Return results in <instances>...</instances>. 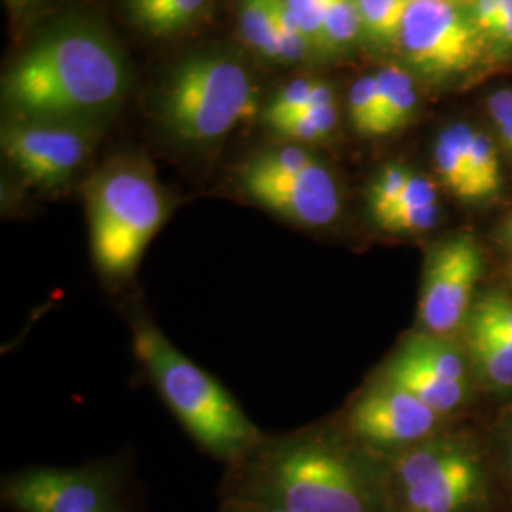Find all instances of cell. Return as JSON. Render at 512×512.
Here are the masks:
<instances>
[{
  "label": "cell",
  "instance_id": "23",
  "mask_svg": "<svg viewBox=\"0 0 512 512\" xmlns=\"http://www.w3.org/2000/svg\"><path fill=\"white\" fill-rule=\"evenodd\" d=\"M469 165L475 179L478 200L495 196L503 183L501 165L492 141L480 131H473L469 143Z\"/></svg>",
  "mask_w": 512,
  "mask_h": 512
},
{
  "label": "cell",
  "instance_id": "20",
  "mask_svg": "<svg viewBox=\"0 0 512 512\" xmlns=\"http://www.w3.org/2000/svg\"><path fill=\"white\" fill-rule=\"evenodd\" d=\"M410 0H357L363 33L378 44H397Z\"/></svg>",
  "mask_w": 512,
  "mask_h": 512
},
{
  "label": "cell",
  "instance_id": "34",
  "mask_svg": "<svg viewBox=\"0 0 512 512\" xmlns=\"http://www.w3.org/2000/svg\"><path fill=\"white\" fill-rule=\"evenodd\" d=\"M220 512H289L274 509V507H264V505H255V503H245V501H236V499H220Z\"/></svg>",
  "mask_w": 512,
  "mask_h": 512
},
{
  "label": "cell",
  "instance_id": "14",
  "mask_svg": "<svg viewBox=\"0 0 512 512\" xmlns=\"http://www.w3.org/2000/svg\"><path fill=\"white\" fill-rule=\"evenodd\" d=\"M475 129L456 124L440 133L435 145V165L440 181L461 200L478 202L475 179L469 165V143Z\"/></svg>",
  "mask_w": 512,
  "mask_h": 512
},
{
  "label": "cell",
  "instance_id": "5",
  "mask_svg": "<svg viewBox=\"0 0 512 512\" xmlns=\"http://www.w3.org/2000/svg\"><path fill=\"white\" fill-rule=\"evenodd\" d=\"M253 105V82L238 61L226 55H192L165 84L162 120L177 141L205 145L222 139Z\"/></svg>",
  "mask_w": 512,
  "mask_h": 512
},
{
  "label": "cell",
  "instance_id": "2",
  "mask_svg": "<svg viewBox=\"0 0 512 512\" xmlns=\"http://www.w3.org/2000/svg\"><path fill=\"white\" fill-rule=\"evenodd\" d=\"M128 86L122 55L92 27L40 38L4 76V103L29 122L61 124L114 105Z\"/></svg>",
  "mask_w": 512,
  "mask_h": 512
},
{
  "label": "cell",
  "instance_id": "12",
  "mask_svg": "<svg viewBox=\"0 0 512 512\" xmlns=\"http://www.w3.org/2000/svg\"><path fill=\"white\" fill-rule=\"evenodd\" d=\"M10 164L38 188L52 190L73 179L92 150V133L55 122H12L2 128Z\"/></svg>",
  "mask_w": 512,
  "mask_h": 512
},
{
  "label": "cell",
  "instance_id": "25",
  "mask_svg": "<svg viewBox=\"0 0 512 512\" xmlns=\"http://www.w3.org/2000/svg\"><path fill=\"white\" fill-rule=\"evenodd\" d=\"M412 171L404 165H385L368 188V209L372 219H380L385 211L393 207L408 183Z\"/></svg>",
  "mask_w": 512,
  "mask_h": 512
},
{
  "label": "cell",
  "instance_id": "28",
  "mask_svg": "<svg viewBox=\"0 0 512 512\" xmlns=\"http://www.w3.org/2000/svg\"><path fill=\"white\" fill-rule=\"evenodd\" d=\"M298 19L315 52H323V18L327 0H283Z\"/></svg>",
  "mask_w": 512,
  "mask_h": 512
},
{
  "label": "cell",
  "instance_id": "10",
  "mask_svg": "<svg viewBox=\"0 0 512 512\" xmlns=\"http://www.w3.org/2000/svg\"><path fill=\"white\" fill-rule=\"evenodd\" d=\"M238 179L251 202L298 226L323 228L340 213L338 184L319 158L291 171H268L245 162Z\"/></svg>",
  "mask_w": 512,
  "mask_h": 512
},
{
  "label": "cell",
  "instance_id": "38",
  "mask_svg": "<svg viewBox=\"0 0 512 512\" xmlns=\"http://www.w3.org/2000/svg\"><path fill=\"white\" fill-rule=\"evenodd\" d=\"M511 471H512V448H511Z\"/></svg>",
  "mask_w": 512,
  "mask_h": 512
},
{
  "label": "cell",
  "instance_id": "32",
  "mask_svg": "<svg viewBox=\"0 0 512 512\" xmlns=\"http://www.w3.org/2000/svg\"><path fill=\"white\" fill-rule=\"evenodd\" d=\"M330 105H334V90L330 88L327 82H313V88H311L310 99H308V107L306 109L330 107Z\"/></svg>",
  "mask_w": 512,
  "mask_h": 512
},
{
  "label": "cell",
  "instance_id": "19",
  "mask_svg": "<svg viewBox=\"0 0 512 512\" xmlns=\"http://www.w3.org/2000/svg\"><path fill=\"white\" fill-rule=\"evenodd\" d=\"M363 33L357 0H327L323 18V54H342Z\"/></svg>",
  "mask_w": 512,
  "mask_h": 512
},
{
  "label": "cell",
  "instance_id": "4",
  "mask_svg": "<svg viewBox=\"0 0 512 512\" xmlns=\"http://www.w3.org/2000/svg\"><path fill=\"white\" fill-rule=\"evenodd\" d=\"M86 205L97 270L112 281H126L167 217L162 186L147 165L118 162L88 183Z\"/></svg>",
  "mask_w": 512,
  "mask_h": 512
},
{
  "label": "cell",
  "instance_id": "24",
  "mask_svg": "<svg viewBox=\"0 0 512 512\" xmlns=\"http://www.w3.org/2000/svg\"><path fill=\"white\" fill-rule=\"evenodd\" d=\"M274 12L275 31H277V44H279V61L285 63H298L306 59L311 48L310 40L304 35L298 19L287 8L283 0H270Z\"/></svg>",
  "mask_w": 512,
  "mask_h": 512
},
{
  "label": "cell",
  "instance_id": "30",
  "mask_svg": "<svg viewBox=\"0 0 512 512\" xmlns=\"http://www.w3.org/2000/svg\"><path fill=\"white\" fill-rule=\"evenodd\" d=\"M467 14L475 21L480 33L492 42L495 27L499 21V2L497 0H461Z\"/></svg>",
  "mask_w": 512,
  "mask_h": 512
},
{
  "label": "cell",
  "instance_id": "7",
  "mask_svg": "<svg viewBox=\"0 0 512 512\" xmlns=\"http://www.w3.org/2000/svg\"><path fill=\"white\" fill-rule=\"evenodd\" d=\"M0 499L14 512H128L118 461L82 467H27L2 478Z\"/></svg>",
  "mask_w": 512,
  "mask_h": 512
},
{
  "label": "cell",
  "instance_id": "35",
  "mask_svg": "<svg viewBox=\"0 0 512 512\" xmlns=\"http://www.w3.org/2000/svg\"><path fill=\"white\" fill-rule=\"evenodd\" d=\"M154 2H158V0H128L129 12H131V16L135 18V16H139L143 10H147L148 6L154 4Z\"/></svg>",
  "mask_w": 512,
  "mask_h": 512
},
{
  "label": "cell",
  "instance_id": "36",
  "mask_svg": "<svg viewBox=\"0 0 512 512\" xmlns=\"http://www.w3.org/2000/svg\"><path fill=\"white\" fill-rule=\"evenodd\" d=\"M503 238H505V243L512 249V215L505 222V226H503Z\"/></svg>",
  "mask_w": 512,
  "mask_h": 512
},
{
  "label": "cell",
  "instance_id": "9",
  "mask_svg": "<svg viewBox=\"0 0 512 512\" xmlns=\"http://www.w3.org/2000/svg\"><path fill=\"white\" fill-rule=\"evenodd\" d=\"M437 421L439 414L418 397L378 378L351 406L348 431L366 452L389 459L431 439Z\"/></svg>",
  "mask_w": 512,
  "mask_h": 512
},
{
  "label": "cell",
  "instance_id": "18",
  "mask_svg": "<svg viewBox=\"0 0 512 512\" xmlns=\"http://www.w3.org/2000/svg\"><path fill=\"white\" fill-rule=\"evenodd\" d=\"M241 35L256 54L279 61V44L270 0H241L239 4Z\"/></svg>",
  "mask_w": 512,
  "mask_h": 512
},
{
  "label": "cell",
  "instance_id": "17",
  "mask_svg": "<svg viewBox=\"0 0 512 512\" xmlns=\"http://www.w3.org/2000/svg\"><path fill=\"white\" fill-rule=\"evenodd\" d=\"M399 348H403L414 359H418L421 365L431 368L444 380H450L456 384L465 382L463 357L458 348L452 346L444 336L420 332V334L406 338Z\"/></svg>",
  "mask_w": 512,
  "mask_h": 512
},
{
  "label": "cell",
  "instance_id": "39",
  "mask_svg": "<svg viewBox=\"0 0 512 512\" xmlns=\"http://www.w3.org/2000/svg\"><path fill=\"white\" fill-rule=\"evenodd\" d=\"M12 2H14V0H12Z\"/></svg>",
  "mask_w": 512,
  "mask_h": 512
},
{
  "label": "cell",
  "instance_id": "3",
  "mask_svg": "<svg viewBox=\"0 0 512 512\" xmlns=\"http://www.w3.org/2000/svg\"><path fill=\"white\" fill-rule=\"evenodd\" d=\"M131 332L150 382L203 452L234 467L264 440L224 385L175 348L147 313L131 317Z\"/></svg>",
  "mask_w": 512,
  "mask_h": 512
},
{
  "label": "cell",
  "instance_id": "16",
  "mask_svg": "<svg viewBox=\"0 0 512 512\" xmlns=\"http://www.w3.org/2000/svg\"><path fill=\"white\" fill-rule=\"evenodd\" d=\"M376 78L382 107V131L385 137L412 122L416 112V90L410 74L395 65L378 71Z\"/></svg>",
  "mask_w": 512,
  "mask_h": 512
},
{
  "label": "cell",
  "instance_id": "37",
  "mask_svg": "<svg viewBox=\"0 0 512 512\" xmlns=\"http://www.w3.org/2000/svg\"><path fill=\"white\" fill-rule=\"evenodd\" d=\"M410 2H435V0H410Z\"/></svg>",
  "mask_w": 512,
  "mask_h": 512
},
{
  "label": "cell",
  "instance_id": "22",
  "mask_svg": "<svg viewBox=\"0 0 512 512\" xmlns=\"http://www.w3.org/2000/svg\"><path fill=\"white\" fill-rule=\"evenodd\" d=\"M203 4L205 0H158L133 19L154 35H171L196 18Z\"/></svg>",
  "mask_w": 512,
  "mask_h": 512
},
{
  "label": "cell",
  "instance_id": "31",
  "mask_svg": "<svg viewBox=\"0 0 512 512\" xmlns=\"http://www.w3.org/2000/svg\"><path fill=\"white\" fill-rule=\"evenodd\" d=\"M497 2H499V21L490 44H495L499 50L507 52L512 48V0H497Z\"/></svg>",
  "mask_w": 512,
  "mask_h": 512
},
{
  "label": "cell",
  "instance_id": "33",
  "mask_svg": "<svg viewBox=\"0 0 512 512\" xmlns=\"http://www.w3.org/2000/svg\"><path fill=\"white\" fill-rule=\"evenodd\" d=\"M488 110H490V116L501 114V116L512 118V90L494 93L488 99Z\"/></svg>",
  "mask_w": 512,
  "mask_h": 512
},
{
  "label": "cell",
  "instance_id": "6",
  "mask_svg": "<svg viewBox=\"0 0 512 512\" xmlns=\"http://www.w3.org/2000/svg\"><path fill=\"white\" fill-rule=\"evenodd\" d=\"M486 473L463 444L427 439L385 459V512H480Z\"/></svg>",
  "mask_w": 512,
  "mask_h": 512
},
{
  "label": "cell",
  "instance_id": "11",
  "mask_svg": "<svg viewBox=\"0 0 512 512\" xmlns=\"http://www.w3.org/2000/svg\"><path fill=\"white\" fill-rule=\"evenodd\" d=\"M482 274V251L471 236L439 243L425 262L418 319L427 334L444 336L458 329Z\"/></svg>",
  "mask_w": 512,
  "mask_h": 512
},
{
  "label": "cell",
  "instance_id": "13",
  "mask_svg": "<svg viewBox=\"0 0 512 512\" xmlns=\"http://www.w3.org/2000/svg\"><path fill=\"white\" fill-rule=\"evenodd\" d=\"M380 378L403 387L408 393L418 397L421 403L435 410L439 416L454 410L463 401V393H465L463 384L444 380L431 368L421 365L418 359H414L403 348L397 349L387 359Z\"/></svg>",
  "mask_w": 512,
  "mask_h": 512
},
{
  "label": "cell",
  "instance_id": "29",
  "mask_svg": "<svg viewBox=\"0 0 512 512\" xmlns=\"http://www.w3.org/2000/svg\"><path fill=\"white\" fill-rule=\"evenodd\" d=\"M471 319L512 336V300L505 294H486L473 310Z\"/></svg>",
  "mask_w": 512,
  "mask_h": 512
},
{
  "label": "cell",
  "instance_id": "27",
  "mask_svg": "<svg viewBox=\"0 0 512 512\" xmlns=\"http://www.w3.org/2000/svg\"><path fill=\"white\" fill-rule=\"evenodd\" d=\"M440 219L439 203L423 205L416 209H406L389 215L378 222V226L389 234H420L431 230Z\"/></svg>",
  "mask_w": 512,
  "mask_h": 512
},
{
  "label": "cell",
  "instance_id": "26",
  "mask_svg": "<svg viewBox=\"0 0 512 512\" xmlns=\"http://www.w3.org/2000/svg\"><path fill=\"white\" fill-rule=\"evenodd\" d=\"M313 82L315 80H293L291 84H287L285 88L275 93L274 99L270 101L268 109L264 112L266 124L272 128L277 122L306 110Z\"/></svg>",
  "mask_w": 512,
  "mask_h": 512
},
{
  "label": "cell",
  "instance_id": "21",
  "mask_svg": "<svg viewBox=\"0 0 512 512\" xmlns=\"http://www.w3.org/2000/svg\"><path fill=\"white\" fill-rule=\"evenodd\" d=\"M349 120L355 131L365 137H384L376 74H366L351 86Z\"/></svg>",
  "mask_w": 512,
  "mask_h": 512
},
{
  "label": "cell",
  "instance_id": "8",
  "mask_svg": "<svg viewBox=\"0 0 512 512\" xmlns=\"http://www.w3.org/2000/svg\"><path fill=\"white\" fill-rule=\"evenodd\" d=\"M397 44L416 71L444 78L475 69L490 42L461 0H435L408 6Z\"/></svg>",
  "mask_w": 512,
  "mask_h": 512
},
{
  "label": "cell",
  "instance_id": "15",
  "mask_svg": "<svg viewBox=\"0 0 512 512\" xmlns=\"http://www.w3.org/2000/svg\"><path fill=\"white\" fill-rule=\"evenodd\" d=\"M469 348L476 365L497 387H512V336L471 319Z\"/></svg>",
  "mask_w": 512,
  "mask_h": 512
},
{
  "label": "cell",
  "instance_id": "1",
  "mask_svg": "<svg viewBox=\"0 0 512 512\" xmlns=\"http://www.w3.org/2000/svg\"><path fill=\"white\" fill-rule=\"evenodd\" d=\"M220 499L289 512H385V459L315 429L264 437L228 467Z\"/></svg>",
  "mask_w": 512,
  "mask_h": 512
}]
</instances>
